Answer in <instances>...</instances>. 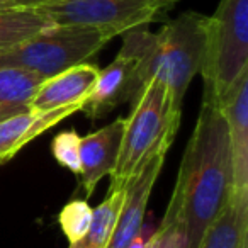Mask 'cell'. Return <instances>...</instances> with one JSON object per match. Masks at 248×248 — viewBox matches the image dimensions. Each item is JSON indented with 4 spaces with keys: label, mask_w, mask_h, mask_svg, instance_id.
Masks as SVG:
<instances>
[{
    "label": "cell",
    "mask_w": 248,
    "mask_h": 248,
    "mask_svg": "<svg viewBox=\"0 0 248 248\" xmlns=\"http://www.w3.org/2000/svg\"><path fill=\"white\" fill-rule=\"evenodd\" d=\"M83 104H72L51 110H28L0 121V163L12 160L26 145L55 128L66 117L80 112Z\"/></svg>",
    "instance_id": "obj_11"
},
{
    "label": "cell",
    "mask_w": 248,
    "mask_h": 248,
    "mask_svg": "<svg viewBox=\"0 0 248 248\" xmlns=\"http://www.w3.org/2000/svg\"><path fill=\"white\" fill-rule=\"evenodd\" d=\"M110 39L80 26H51L0 55V66H14L48 80L65 70L87 63Z\"/></svg>",
    "instance_id": "obj_5"
},
{
    "label": "cell",
    "mask_w": 248,
    "mask_h": 248,
    "mask_svg": "<svg viewBox=\"0 0 248 248\" xmlns=\"http://www.w3.org/2000/svg\"><path fill=\"white\" fill-rule=\"evenodd\" d=\"M80 141L82 136L75 129L58 133L51 141L53 158L75 175H80Z\"/></svg>",
    "instance_id": "obj_18"
},
{
    "label": "cell",
    "mask_w": 248,
    "mask_h": 248,
    "mask_svg": "<svg viewBox=\"0 0 248 248\" xmlns=\"http://www.w3.org/2000/svg\"><path fill=\"white\" fill-rule=\"evenodd\" d=\"M99 68L92 63H80L45 80L31 102V110H51L72 104H83L92 92Z\"/></svg>",
    "instance_id": "obj_12"
},
{
    "label": "cell",
    "mask_w": 248,
    "mask_h": 248,
    "mask_svg": "<svg viewBox=\"0 0 248 248\" xmlns=\"http://www.w3.org/2000/svg\"><path fill=\"white\" fill-rule=\"evenodd\" d=\"M92 207L85 199H73L63 206L58 214V223L70 245L78 243L89 230Z\"/></svg>",
    "instance_id": "obj_17"
},
{
    "label": "cell",
    "mask_w": 248,
    "mask_h": 248,
    "mask_svg": "<svg viewBox=\"0 0 248 248\" xmlns=\"http://www.w3.org/2000/svg\"><path fill=\"white\" fill-rule=\"evenodd\" d=\"M2 7H14V5L9 4L7 0H0V9H2Z\"/></svg>",
    "instance_id": "obj_21"
},
{
    "label": "cell",
    "mask_w": 248,
    "mask_h": 248,
    "mask_svg": "<svg viewBox=\"0 0 248 248\" xmlns=\"http://www.w3.org/2000/svg\"><path fill=\"white\" fill-rule=\"evenodd\" d=\"M165 156L167 152L155 155L143 167L141 172L126 186L123 206H121L116 228H114L107 248H133V245L138 241L143 230L148 201L152 197L156 179L163 169Z\"/></svg>",
    "instance_id": "obj_9"
},
{
    "label": "cell",
    "mask_w": 248,
    "mask_h": 248,
    "mask_svg": "<svg viewBox=\"0 0 248 248\" xmlns=\"http://www.w3.org/2000/svg\"><path fill=\"white\" fill-rule=\"evenodd\" d=\"M248 238V199H233L207 228L197 248H240Z\"/></svg>",
    "instance_id": "obj_13"
},
{
    "label": "cell",
    "mask_w": 248,
    "mask_h": 248,
    "mask_svg": "<svg viewBox=\"0 0 248 248\" xmlns=\"http://www.w3.org/2000/svg\"><path fill=\"white\" fill-rule=\"evenodd\" d=\"M123 36L121 49L136 58L141 90L150 80H158L169 89L173 100L182 106L189 83L202 68L207 16L189 11L169 21L158 32L138 28Z\"/></svg>",
    "instance_id": "obj_2"
},
{
    "label": "cell",
    "mask_w": 248,
    "mask_h": 248,
    "mask_svg": "<svg viewBox=\"0 0 248 248\" xmlns=\"http://www.w3.org/2000/svg\"><path fill=\"white\" fill-rule=\"evenodd\" d=\"M172 7L167 0H53L38 11L55 26L89 28L112 39L131 29L148 28Z\"/></svg>",
    "instance_id": "obj_6"
},
{
    "label": "cell",
    "mask_w": 248,
    "mask_h": 248,
    "mask_svg": "<svg viewBox=\"0 0 248 248\" xmlns=\"http://www.w3.org/2000/svg\"><path fill=\"white\" fill-rule=\"evenodd\" d=\"M55 26L38 9L2 7L0 9V55L16 48L26 39Z\"/></svg>",
    "instance_id": "obj_15"
},
{
    "label": "cell",
    "mask_w": 248,
    "mask_h": 248,
    "mask_svg": "<svg viewBox=\"0 0 248 248\" xmlns=\"http://www.w3.org/2000/svg\"><path fill=\"white\" fill-rule=\"evenodd\" d=\"M148 248H180V234L177 214L172 206H167L160 228L148 241Z\"/></svg>",
    "instance_id": "obj_19"
},
{
    "label": "cell",
    "mask_w": 248,
    "mask_h": 248,
    "mask_svg": "<svg viewBox=\"0 0 248 248\" xmlns=\"http://www.w3.org/2000/svg\"><path fill=\"white\" fill-rule=\"evenodd\" d=\"M248 70V0H219L207 16L206 55L201 68L202 102L217 106Z\"/></svg>",
    "instance_id": "obj_4"
},
{
    "label": "cell",
    "mask_w": 248,
    "mask_h": 248,
    "mask_svg": "<svg viewBox=\"0 0 248 248\" xmlns=\"http://www.w3.org/2000/svg\"><path fill=\"white\" fill-rule=\"evenodd\" d=\"M141 248H148V243H145V245H141Z\"/></svg>",
    "instance_id": "obj_23"
},
{
    "label": "cell",
    "mask_w": 248,
    "mask_h": 248,
    "mask_svg": "<svg viewBox=\"0 0 248 248\" xmlns=\"http://www.w3.org/2000/svg\"><path fill=\"white\" fill-rule=\"evenodd\" d=\"M167 2H172V4H175V0H167Z\"/></svg>",
    "instance_id": "obj_24"
},
{
    "label": "cell",
    "mask_w": 248,
    "mask_h": 248,
    "mask_svg": "<svg viewBox=\"0 0 248 248\" xmlns=\"http://www.w3.org/2000/svg\"><path fill=\"white\" fill-rule=\"evenodd\" d=\"M43 82L26 70L0 66V121L31 110V102Z\"/></svg>",
    "instance_id": "obj_14"
},
{
    "label": "cell",
    "mask_w": 248,
    "mask_h": 248,
    "mask_svg": "<svg viewBox=\"0 0 248 248\" xmlns=\"http://www.w3.org/2000/svg\"><path fill=\"white\" fill-rule=\"evenodd\" d=\"M228 128L233 162V199H248V70L217 104Z\"/></svg>",
    "instance_id": "obj_7"
},
{
    "label": "cell",
    "mask_w": 248,
    "mask_h": 248,
    "mask_svg": "<svg viewBox=\"0 0 248 248\" xmlns=\"http://www.w3.org/2000/svg\"><path fill=\"white\" fill-rule=\"evenodd\" d=\"M124 194H126V189L107 190L106 199L95 209H92V219H90L87 233L78 243L70 245V248H107L112 231L116 228Z\"/></svg>",
    "instance_id": "obj_16"
},
{
    "label": "cell",
    "mask_w": 248,
    "mask_h": 248,
    "mask_svg": "<svg viewBox=\"0 0 248 248\" xmlns=\"http://www.w3.org/2000/svg\"><path fill=\"white\" fill-rule=\"evenodd\" d=\"M233 192V162L219 107L201 104L169 206L179 223L180 248H197Z\"/></svg>",
    "instance_id": "obj_1"
},
{
    "label": "cell",
    "mask_w": 248,
    "mask_h": 248,
    "mask_svg": "<svg viewBox=\"0 0 248 248\" xmlns=\"http://www.w3.org/2000/svg\"><path fill=\"white\" fill-rule=\"evenodd\" d=\"M240 248H248V238L243 241V243H241V247H240Z\"/></svg>",
    "instance_id": "obj_22"
},
{
    "label": "cell",
    "mask_w": 248,
    "mask_h": 248,
    "mask_svg": "<svg viewBox=\"0 0 248 248\" xmlns=\"http://www.w3.org/2000/svg\"><path fill=\"white\" fill-rule=\"evenodd\" d=\"M182 106L173 100L163 83L150 80L131 102V114L126 117L121 153L110 173L109 190L126 189L155 155L169 153L179 131Z\"/></svg>",
    "instance_id": "obj_3"
},
{
    "label": "cell",
    "mask_w": 248,
    "mask_h": 248,
    "mask_svg": "<svg viewBox=\"0 0 248 248\" xmlns=\"http://www.w3.org/2000/svg\"><path fill=\"white\" fill-rule=\"evenodd\" d=\"M9 4L14 7H22V9H38L45 4H49L53 0H7Z\"/></svg>",
    "instance_id": "obj_20"
},
{
    "label": "cell",
    "mask_w": 248,
    "mask_h": 248,
    "mask_svg": "<svg viewBox=\"0 0 248 248\" xmlns=\"http://www.w3.org/2000/svg\"><path fill=\"white\" fill-rule=\"evenodd\" d=\"M126 117H117L80 141V180L85 197L95 192L99 182L114 172L119 160Z\"/></svg>",
    "instance_id": "obj_10"
},
{
    "label": "cell",
    "mask_w": 248,
    "mask_h": 248,
    "mask_svg": "<svg viewBox=\"0 0 248 248\" xmlns=\"http://www.w3.org/2000/svg\"><path fill=\"white\" fill-rule=\"evenodd\" d=\"M140 92L141 87L138 82L136 58L131 53L121 49L112 63L99 70L95 85L80 112H85L92 121L100 119L121 104L135 102Z\"/></svg>",
    "instance_id": "obj_8"
}]
</instances>
